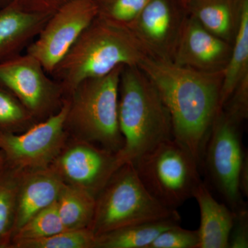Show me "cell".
<instances>
[{
  "label": "cell",
  "mask_w": 248,
  "mask_h": 248,
  "mask_svg": "<svg viewBox=\"0 0 248 248\" xmlns=\"http://www.w3.org/2000/svg\"><path fill=\"white\" fill-rule=\"evenodd\" d=\"M139 67L159 91L169 109L173 138L191 152L200 165L210 129L221 110L223 71L208 73L152 56Z\"/></svg>",
  "instance_id": "obj_1"
},
{
  "label": "cell",
  "mask_w": 248,
  "mask_h": 248,
  "mask_svg": "<svg viewBox=\"0 0 248 248\" xmlns=\"http://www.w3.org/2000/svg\"><path fill=\"white\" fill-rule=\"evenodd\" d=\"M147 56L128 27L97 16L50 76L66 98L84 80L106 76L118 66H138Z\"/></svg>",
  "instance_id": "obj_2"
},
{
  "label": "cell",
  "mask_w": 248,
  "mask_h": 248,
  "mask_svg": "<svg viewBox=\"0 0 248 248\" xmlns=\"http://www.w3.org/2000/svg\"><path fill=\"white\" fill-rule=\"evenodd\" d=\"M118 120L124 142L117 153L121 165L133 162L160 142L173 138L169 109L138 66H124L121 72Z\"/></svg>",
  "instance_id": "obj_3"
},
{
  "label": "cell",
  "mask_w": 248,
  "mask_h": 248,
  "mask_svg": "<svg viewBox=\"0 0 248 248\" xmlns=\"http://www.w3.org/2000/svg\"><path fill=\"white\" fill-rule=\"evenodd\" d=\"M124 66L81 81L66 97L65 127L71 138L95 143L113 153L124 146L118 120L119 86Z\"/></svg>",
  "instance_id": "obj_4"
},
{
  "label": "cell",
  "mask_w": 248,
  "mask_h": 248,
  "mask_svg": "<svg viewBox=\"0 0 248 248\" xmlns=\"http://www.w3.org/2000/svg\"><path fill=\"white\" fill-rule=\"evenodd\" d=\"M140 180L161 205L177 210L202 182L200 165L174 138L160 142L133 161Z\"/></svg>",
  "instance_id": "obj_5"
},
{
  "label": "cell",
  "mask_w": 248,
  "mask_h": 248,
  "mask_svg": "<svg viewBox=\"0 0 248 248\" xmlns=\"http://www.w3.org/2000/svg\"><path fill=\"white\" fill-rule=\"evenodd\" d=\"M178 213L161 205L146 190L133 163L113 173L95 198L89 229L94 236L137 223L166 218Z\"/></svg>",
  "instance_id": "obj_6"
},
{
  "label": "cell",
  "mask_w": 248,
  "mask_h": 248,
  "mask_svg": "<svg viewBox=\"0 0 248 248\" xmlns=\"http://www.w3.org/2000/svg\"><path fill=\"white\" fill-rule=\"evenodd\" d=\"M241 124L221 109L210 129L201 163L223 203L235 213L248 207L239 186L241 170L248 160Z\"/></svg>",
  "instance_id": "obj_7"
},
{
  "label": "cell",
  "mask_w": 248,
  "mask_h": 248,
  "mask_svg": "<svg viewBox=\"0 0 248 248\" xmlns=\"http://www.w3.org/2000/svg\"><path fill=\"white\" fill-rule=\"evenodd\" d=\"M68 103L57 113L20 133L0 132L6 164L22 172L50 167L69 138L65 127Z\"/></svg>",
  "instance_id": "obj_8"
},
{
  "label": "cell",
  "mask_w": 248,
  "mask_h": 248,
  "mask_svg": "<svg viewBox=\"0 0 248 248\" xmlns=\"http://www.w3.org/2000/svg\"><path fill=\"white\" fill-rule=\"evenodd\" d=\"M0 84L38 122L57 113L66 99L60 85L40 62L26 53L0 62Z\"/></svg>",
  "instance_id": "obj_9"
},
{
  "label": "cell",
  "mask_w": 248,
  "mask_h": 248,
  "mask_svg": "<svg viewBox=\"0 0 248 248\" xmlns=\"http://www.w3.org/2000/svg\"><path fill=\"white\" fill-rule=\"evenodd\" d=\"M97 16L96 0H71L65 3L49 18L25 53L51 74Z\"/></svg>",
  "instance_id": "obj_10"
},
{
  "label": "cell",
  "mask_w": 248,
  "mask_h": 248,
  "mask_svg": "<svg viewBox=\"0 0 248 248\" xmlns=\"http://www.w3.org/2000/svg\"><path fill=\"white\" fill-rule=\"evenodd\" d=\"M121 166L117 153L69 137L50 167L65 184L87 191L96 198Z\"/></svg>",
  "instance_id": "obj_11"
},
{
  "label": "cell",
  "mask_w": 248,
  "mask_h": 248,
  "mask_svg": "<svg viewBox=\"0 0 248 248\" xmlns=\"http://www.w3.org/2000/svg\"><path fill=\"white\" fill-rule=\"evenodd\" d=\"M184 19L171 0H151L128 27L150 56L172 61Z\"/></svg>",
  "instance_id": "obj_12"
},
{
  "label": "cell",
  "mask_w": 248,
  "mask_h": 248,
  "mask_svg": "<svg viewBox=\"0 0 248 248\" xmlns=\"http://www.w3.org/2000/svg\"><path fill=\"white\" fill-rule=\"evenodd\" d=\"M231 50V44L214 35L189 16L183 21L172 62L197 71H223Z\"/></svg>",
  "instance_id": "obj_13"
},
{
  "label": "cell",
  "mask_w": 248,
  "mask_h": 248,
  "mask_svg": "<svg viewBox=\"0 0 248 248\" xmlns=\"http://www.w3.org/2000/svg\"><path fill=\"white\" fill-rule=\"evenodd\" d=\"M53 14L33 9L20 0L0 6V62L25 51Z\"/></svg>",
  "instance_id": "obj_14"
},
{
  "label": "cell",
  "mask_w": 248,
  "mask_h": 248,
  "mask_svg": "<svg viewBox=\"0 0 248 248\" xmlns=\"http://www.w3.org/2000/svg\"><path fill=\"white\" fill-rule=\"evenodd\" d=\"M65 185L50 167L22 172L13 236L31 217L55 203Z\"/></svg>",
  "instance_id": "obj_15"
},
{
  "label": "cell",
  "mask_w": 248,
  "mask_h": 248,
  "mask_svg": "<svg viewBox=\"0 0 248 248\" xmlns=\"http://www.w3.org/2000/svg\"><path fill=\"white\" fill-rule=\"evenodd\" d=\"M193 198L197 200L200 211L198 248H228L236 213L226 203L218 202L203 182L196 190Z\"/></svg>",
  "instance_id": "obj_16"
},
{
  "label": "cell",
  "mask_w": 248,
  "mask_h": 248,
  "mask_svg": "<svg viewBox=\"0 0 248 248\" xmlns=\"http://www.w3.org/2000/svg\"><path fill=\"white\" fill-rule=\"evenodd\" d=\"M239 3L235 4L233 0H190L187 7L190 16L202 27L232 45L239 22Z\"/></svg>",
  "instance_id": "obj_17"
},
{
  "label": "cell",
  "mask_w": 248,
  "mask_h": 248,
  "mask_svg": "<svg viewBox=\"0 0 248 248\" xmlns=\"http://www.w3.org/2000/svg\"><path fill=\"white\" fill-rule=\"evenodd\" d=\"M179 213L137 223L96 236L94 248H147L162 232L180 225Z\"/></svg>",
  "instance_id": "obj_18"
},
{
  "label": "cell",
  "mask_w": 248,
  "mask_h": 248,
  "mask_svg": "<svg viewBox=\"0 0 248 248\" xmlns=\"http://www.w3.org/2000/svg\"><path fill=\"white\" fill-rule=\"evenodd\" d=\"M248 75V0H240L239 22L232 44L231 56L223 71L221 109L240 81Z\"/></svg>",
  "instance_id": "obj_19"
},
{
  "label": "cell",
  "mask_w": 248,
  "mask_h": 248,
  "mask_svg": "<svg viewBox=\"0 0 248 248\" xmlns=\"http://www.w3.org/2000/svg\"><path fill=\"white\" fill-rule=\"evenodd\" d=\"M56 205L66 231L86 229L91 226L95 209V197L90 192L66 184Z\"/></svg>",
  "instance_id": "obj_20"
},
{
  "label": "cell",
  "mask_w": 248,
  "mask_h": 248,
  "mask_svg": "<svg viewBox=\"0 0 248 248\" xmlns=\"http://www.w3.org/2000/svg\"><path fill=\"white\" fill-rule=\"evenodd\" d=\"M22 174L6 164L0 170V248H10L11 246Z\"/></svg>",
  "instance_id": "obj_21"
},
{
  "label": "cell",
  "mask_w": 248,
  "mask_h": 248,
  "mask_svg": "<svg viewBox=\"0 0 248 248\" xmlns=\"http://www.w3.org/2000/svg\"><path fill=\"white\" fill-rule=\"evenodd\" d=\"M64 231L55 202L35 214L16 232L10 248L16 242L42 239Z\"/></svg>",
  "instance_id": "obj_22"
},
{
  "label": "cell",
  "mask_w": 248,
  "mask_h": 248,
  "mask_svg": "<svg viewBox=\"0 0 248 248\" xmlns=\"http://www.w3.org/2000/svg\"><path fill=\"white\" fill-rule=\"evenodd\" d=\"M37 122L24 104L0 84V132L22 133Z\"/></svg>",
  "instance_id": "obj_23"
},
{
  "label": "cell",
  "mask_w": 248,
  "mask_h": 248,
  "mask_svg": "<svg viewBox=\"0 0 248 248\" xmlns=\"http://www.w3.org/2000/svg\"><path fill=\"white\" fill-rule=\"evenodd\" d=\"M96 236L89 229L64 231L42 239L16 242L11 248H94Z\"/></svg>",
  "instance_id": "obj_24"
},
{
  "label": "cell",
  "mask_w": 248,
  "mask_h": 248,
  "mask_svg": "<svg viewBox=\"0 0 248 248\" xmlns=\"http://www.w3.org/2000/svg\"><path fill=\"white\" fill-rule=\"evenodd\" d=\"M98 16L128 27L151 0H96Z\"/></svg>",
  "instance_id": "obj_25"
},
{
  "label": "cell",
  "mask_w": 248,
  "mask_h": 248,
  "mask_svg": "<svg viewBox=\"0 0 248 248\" xmlns=\"http://www.w3.org/2000/svg\"><path fill=\"white\" fill-rule=\"evenodd\" d=\"M198 230L190 231L180 225L162 232L147 248H198Z\"/></svg>",
  "instance_id": "obj_26"
},
{
  "label": "cell",
  "mask_w": 248,
  "mask_h": 248,
  "mask_svg": "<svg viewBox=\"0 0 248 248\" xmlns=\"http://www.w3.org/2000/svg\"><path fill=\"white\" fill-rule=\"evenodd\" d=\"M225 112L239 122L248 117V75L240 81L231 97L222 108Z\"/></svg>",
  "instance_id": "obj_27"
},
{
  "label": "cell",
  "mask_w": 248,
  "mask_h": 248,
  "mask_svg": "<svg viewBox=\"0 0 248 248\" xmlns=\"http://www.w3.org/2000/svg\"><path fill=\"white\" fill-rule=\"evenodd\" d=\"M248 248V207L236 212L234 223L230 233L228 248Z\"/></svg>",
  "instance_id": "obj_28"
},
{
  "label": "cell",
  "mask_w": 248,
  "mask_h": 248,
  "mask_svg": "<svg viewBox=\"0 0 248 248\" xmlns=\"http://www.w3.org/2000/svg\"><path fill=\"white\" fill-rule=\"evenodd\" d=\"M20 1L33 9L53 14L60 6L71 0H20Z\"/></svg>",
  "instance_id": "obj_29"
},
{
  "label": "cell",
  "mask_w": 248,
  "mask_h": 248,
  "mask_svg": "<svg viewBox=\"0 0 248 248\" xmlns=\"http://www.w3.org/2000/svg\"><path fill=\"white\" fill-rule=\"evenodd\" d=\"M5 164H6V161H5L4 155H3L2 152L0 151V170L4 167Z\"/></svg>",
  "instance_id": "obj_30"
},
{
  "label": "cell",
  "mask_w": 248,
  "mask_h": 248,
  "mask_svg": "<svg viewBox=\"0 0 248 248\" xmlns=\"http://www.w3.org/2000/svg\"><path fill=\"white\" fill-rule=\"evenodd\" d=\"M12 1V0H0V6L7 4L8 3H9L10 1Z\"/></svg>",
  "instance_id": "obj_31"
},
{
  "label": "cell",
  "mask_w": 248,
  "mask_h": 248,
  "mask_svg": "<svg viewBox=\"0 0 248 248\" xmlns=\"http://www.w3.org/2000/svg\"><path fill=\"white\" fill-rule=\"evenodd\" d=\"M190 0H182L183 4L185 5L186 6H187V4L190 2Z\"/></svg>",
  "instance_id": "obj_32"
}]
</instances>
